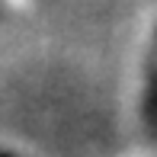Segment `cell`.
Segmentation results:
<instances>
[{
    "label": "cell",
    "instance_id": "1",
    "mask_svg": "<svg viewBox=\"0 0 157 157\" xmlns=\"http://www.w3.org/2000/svg\"><path fill=\"white\" fill-rule=\"evenodd\" d=\"M144 125L157 135V58L147 64V83H144Z\"/></svg>",
    "mask_w": 157,
    "mask_h": 157
}]
</instances>
